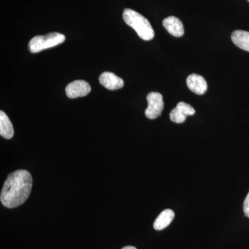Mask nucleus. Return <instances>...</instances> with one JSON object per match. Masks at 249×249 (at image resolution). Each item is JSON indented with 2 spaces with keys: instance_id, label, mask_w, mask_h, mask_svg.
<instances>
[{
  "instance_id": "nucleus-1",
  "label": "nucleus",
  "mask_w": 249,
  "mask_h": 249,
  "mask_svg": "<svg viewBox=\"0 0 249 249\" xmlns=\"http://www.w3.org/2000/svg\"><path fill=\"white\" fill-rule=\"evenodd\" d=\"M32 185V177L27 170H16L9 174L1 190V204L9 209L21 206L30 196Z\"/></svg>"
},
{
  "instance_id": "nucleus-2",
  "label": "nucleus",
  "mask_w": 249,
  "mask_h": 249,
  "mask_svg": "<svg viewBox=\"0 0 249 249\" xmlns=\"http://www.w3.org/2000/svg\"><path fill=\"white\" fill-rule=\"evenodd\" d=\"M123 18L124 22L137 33L144 40H151L155 37V31L150 22L137 11L130 9L124 10Z\"/></svg>"
},
{
  "instance_id": "nucleus-3",
  "label": "nucleus",
  "mask_w": 249,
  "mask_h": 249,
  "mask_svg": "<svg viewBox=\"0 0 249 249\" xmlns=\"http://www.w3.org/2000/svg\"><path fill=\"white\" fill-rule=\"evenodd\" d=\"M65 41V36L60 33L53 32L45 36H37L29 42V49L31 53H38L45 49L60 45Z\"/></svg>"
},
{
  "instance_id": "nucleus-4",
  "label": "nucleus",
  "mask_w": 249,
  "mask_h": 249,
  "mask_svg": "<svg viewBox=\"0 0 249 249\" xmlns=\"http://www.w3.org/2000/svg\"><path fill=\"white\" fill-rule=\"evenodd\" d=\"M147 106L145 109V116L149 119H155L160 116L163 108V96L159 92H150L147 96Z\"/></svg>"
},
{
  "instance_id": "nucleus-5",
  "label": "nucleus",
  "mask_w": 249,
  "mask_h": 249,
  "mask_svg": "<svg viewBox=\"0 0 249 249\" xmlns=\"http://www.w3.org/2000/svg\"><path fill=\"white\" fill-rule=\"evenodd\" d=\"M91 87L88 82L85 80H75L67 85L65 91L67 97L76 98L84 97L91 91Z\"/></svg>"
},
{
  "instance_id": "nucleus-6",
  "label": "nucleus",
  "mask_w": 249,
  "mask_h": 249,
  "mask_svg": "<svg viewBox=\"0 0 249 249\" xmlns=\"http://www.w3.org/2000/svg\"><path fill=\"white\" fill-rule=\"evenodd\" d=\"M195 114L196 110L191 106L186 103L180 102L170 112V120L176 124H182L186 120L187 116H193Z\"/></svg>"
},
{
  "instance_id": "nucleus-7",
  "label": "nucleus",
  "mask_w": 249,
  "mask_h": 249,
  "mask_svg": "<svg viewBox=\"0 0 249 249\" xmlns=\"http://www.w3.org/2000/svg\"><path fill=\"white\" fill-rule=\"evenodd\" d=\"M187 86L193 92L198 95L204 94L208 89V85L204 77L193 73L187 78Z\"/></svg>"
},
{
  "instance_id": "nucleus-8",
  "label": "nucleus",
  "mask_w": 249,
  "mask_h": 249,
  "mask_svg": "<svg viewBox=\"0 0 249 249\" xmlns=\"http://www.w3.org/2000/svg\"><path fill=\"white\" fill-rule=\"evenodd\" d=\"M99 82L106 89L116 90L124 86V81L120 77L111 72H103L99 77Z\"/></svg>"
},
{
  "instance_id": "nucleus-9",
  "label": "nucleus",
  "mask_w": 249,
  "mask_h": 249,
  "mask_svg": "<svg viewBox=\"0 0 249 249\" xmlns=\"http://www.w3.org/2000/svg\"><path fill=\"white\" fill-rule=\"evenodd\" d=\"M163 25L168 32L175 37H181L184 34L183 23L175 16H170L163 19Z\"/></svg>"
},
{
  "instance_id": "nucleus-10",
  "label": "nucleus",
  "mask_w": 249,
  "mask_h": 249,
  "mask_svg": "<svg viewBox=\"0 0 249 249\" xmlns=\"http://www.w3.org/2000/svg\"><path fill=\"white\" fill-rule=\"evenodd\" d=\"M0 134L6 139H12L14 136V126L3 111H0Z\"/></svg>"
},
{
  "instance_id": "nucleus-11",
  "label": "nucleus",
  "mask_w": 249,
  "mask_h": 249,
  "mask_svg": "<svg viewBox=\"0 0 249 249\" xmlns=\"http://www.w3.org/2000/svg\"><path fill=\"white\" fill-rule=\"evenodd\" d=\"M175 217V213L172 210L166 209L162 211L154 223V229L161 231L169 226Z\"/></svg>"
},
{
  "instance_id": "nucleus-12",
  "label": "nucleus",
  "mask_w": 249,
  "mask_h": 249,
  "mask_svg": "<svg viewBox=\"0 0 249 249\" xmlns=\"http://www.w3.org/2000/svg\"><path fill=\"white\" fill-rule=\"evenodd\" d=\"M231 40L239 48L249 52V32L248 31L242 30L233 31L231 35Z\"/></svg>"
},
{
  "instance_id": "nucleus-13",
  "label": "nucleus",
  "mask_w": 249,
  "mask_h": 249,
  "mask_svg": "<svg viewBox=\"0 0 249 249\" xmlns=\"http://www.w3.org/2000/svg\"><path fill=\"white\" fill-rule=\"evenodd\" d=\"M243 209L245 215L249 218V193L246 197L245 202H244Z\"/></svg>"
},
{
  "instance_id": "nucleus-14",
  "label": "nucleus",
  "mask_w": 249,
  "mask_h": 249,
  "mask_svg": "<svg viewBox=\"0 0 249 249\" xmlns=\"http://www.w3.org/2000/svg\"><path fill=\"white\" fill-rule=\"evenodd\" d=\"M122 249H137L135 248L134 247H132V246H127V247H124Z\"/></svg>"
},
{
  "instance_id": "nucleus-15",
  "label": "nucleus",
  "mask_w": 249,
  "mask_h": 249,
  "mask_svg": "<svg viewBox=\"0 0 249 249\" xmlns=\"http://www.w3.org/2000/svg\"><path fill=\"white\" fill-rule=\"evenodd\" d=\"M248 1H249V0H248Z\"/></svg>"
}]
</instances>
